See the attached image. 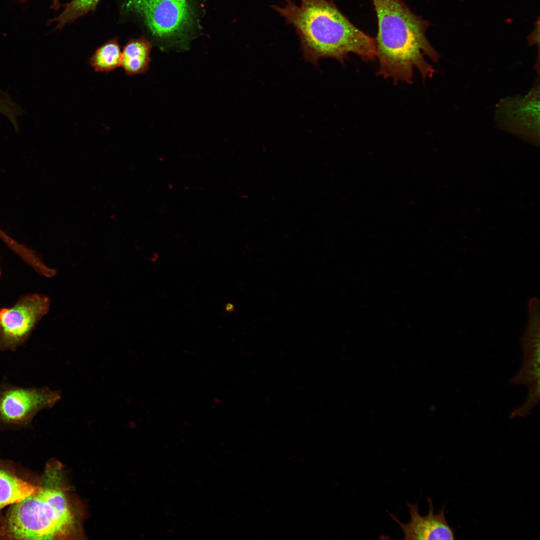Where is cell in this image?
<instances>
[{
    "instance_id": "cell-1",
    "label": "cell",
    "mask_w": 540,
    "mask_h": 540,
    "mask_svg": "<svg viewBox=\"0 0 540 540\" xmlns=\"http://www.w3.org/2000/svg\"><path fill=\"white\" fill-rule=\"evenodd\" d=\"M271 8L294 28L304 60L317 65L332 58L344 64L350 53L370 61L376 56L375 40L355 26L333 0H284Z\"/></svg>"
},
{
    "instance_id": "cell-2",
    "label": "cell",
    "mask_w": 540,
    "mask_h": 540,
    "mask_svg": "<svg viewBox=\"0 0 540 540\" xmlns=\"http://www.w3.org/2000/svg\"><path fill=\"white\" fill-rule=\"evenodd\" d=\"M376 14L378 32L376 56L379 62L377 75L398 82L412 83L417 68L424 79L436 71L424 58L438 62L440 55L426 38L429 23L416 16L403 0H372Z\"/></svg>"
},
{
    "instance_id": "cell-3",
    "label": "cell",
    "mask_w": 540,
    "mask_h": 540,
    "mask_svg": "<svg viewBox=\"0 0 540 540\" xmlns=\"http://www.w3.org/2000/svg\"><path fill=\"white\" fill-rule=\"evenodd\" d=\"M56 462L46 468L37 490L11 505L0 524L2 539L53 540L67 536L72 516Z\"/></svg>"
},
{
    "instance_id": "cell-4",
    "label": "cell",
    "mask_w": 540,
    "mask_h": 540,
    "mask_svg": "<svg viewBox=\"0 0 540 540\" xmlns=\"http://www.w3.org/2000/svg\"><path fill=\"white\" fill-rule=\"evenodd\" d=\"M60 398V391L46 386L22 387L4 381L0 384V427L29 426L40 411L52 408Z\"/></svg>"
},
{
    "instance_id": "cell-5",
    "label": "cell",
    "mask_w": 540,
    "mask_h": 540,
    "mask_svg": "<svg viewBox=\"0 0 540 540\" xmlns=\"http://www.w3.org/2000/svg\"><path fill=\"white\" fill-rule=\"evenodd\" d=\"M44 295L29 294L10 308H0V351L15 352L28 340L36 326L49 310Z\"/></svg>"
},
{
    "instance_id": "cell-6",
    "label": "cell",
    "mask_w": 540,
    "mask_h": 540,
    "mask_svg": "<svg viewBox=\"0 0 540 540\" xmlns=\"http://www.w3.org/2000/svg\"><path fill=\"white\" fill-rule=\"evenodd\" d=\"M122 8L139 14L159 38L181 34L193 19L192 8L186 0H126Z\"/></svg>"
},
{
    "instance_id": "cell-7",
    "label": "cell",
    "mask_w": 540,
    "mask_h": 540,
    "mask_svg": "<svg viewBox=\"0 0 540 540\" xmlns=\"http://www.w3.org/2000/svg\"><path fill=\"white\" fill-rule=\"evenodd\" d=\"M539 79L524 96L508 98L500 102L496 114L501 128L512 132H539Z\"/></svg>"
},
{
    "instance_id": "cell-8",
    "label": "cell",
    "mask_w": 540,
    "mask_h": 540,
    "mask_svg": "<svg viewBox=\"0 0 540 540\" xmlns=\"http://www.w3.org/2000/svg\"><path fill=\"white\" fill-rule=\"evenodd\" d=\"M429 511L426 516L420 514L418 504H411L406 502L409 508L410 520L403 524L394 515L391 517L400 527L404 540H454L453 529L448 523L445 516V508H443L434 514L432 500L428 498Z\"/></svg>"
},
{
    "instance_id": "cell-9",
    "label": "cell",
    "mask_w": 540,
    "mask_h": 540,
    "mask_svg": "<svg viewBox=\"0 0 540 540\" xmlns=\"http://www.w3.org/2000/svg\"><path fill=\"white\" fill-rule=\"evenodd\" d=\"M38 487L20 478L12 468L0 460V512L34 493Z\"/></svg>"
},
{
    "instance_id": "cell-10",
    "label": "cell",
    "mask_w": 540,
    "mask_h": 540,
    "mask_svg": "<svg viewBox=\"0 0 540 540\" xmlns=\"http://www.w3.org/2000/svg\"><path fill=\"white\" fill-rule=\"evenodd\" d=\"M150 43L144 37L129 40L122 53L120 66L130 76L145 73L151 61Z\"/></svg>"
},
{
    "instance_id": "cell-11",
    "label": "cell",
    "mask_w": 540,
    "mask_h": 540,
    "mask_svg": "<svg viewBox=\"0 0 540 540\" xmlns=\"http://www.w3.org/2000/svg\"><path fill=\"white\" fill-rule=\"evenodd\" d=\"M122 53L118 39L110 40L100 48L89 60V64L96 72H108L121 64Z\"/></svg>"
},
{
    "instance_id": "cell-12",
    "label": "cell",
    "mask_w": 540,
    "mask_h": 540,
    "mask_svg": "<svg viewBox=\"0 0 540 540\" xmlns=\"http://www.w3.org/2000/svg\"><path fill=\"white\" fill-rule=\"evenodd\" d=\"M100 0H72L64 6L62 13L50 20V22H57L56 28H62L67 24L94 11Z\"/></svg>"
},
{
    "instance_id": "cell-13",
    "label": "cell",
    "mask_w": 540,
    "mask_h": 540,
    "mask_svg": "<svg viewBox=\"0 0 540 540\" xmlns=\"http://www.w3.org/2000/svg\"><path fill=\"white\" fill-rule=\"evenodd\" d=\"M21 112L20 106L14 102L6 94L0 90V114L7 116L12 124H15L17 116Z\"/></svg>"
},
{
    "instance_id": "cell-14",
    "label": "cell",
    "mask_w": 540,
    "mask_h": 540,
    "mask_svg": "<svg viewBox=\"0 0 540 540\" xmlns=\"http://www.w3.org/2000/svg\"><path fill=\"white\" fill-rule=\"evenodd\" d=\"M528 40L529 45H538L540 46V18L538 16L536 20L534 28L532 32L528 36Z\"/></svg>"
},
{
    "instance_id": "cell-15",
    "label": "cell",
    "mask_w": 540,
    "mask_h": 540,
    "mask_svg": "<svg viewBox=\"0 0 540 540\" xmlns=\"http://www.w3.org/2000/svg\"><path fill=\"white\" fill-rule=\"evenodd\" d=\"M20 2H24L26 0H17ZM60 7V0H52V4L51 8L55 10H58Z\"/></svg>"
},
{
    "instance_id": "cell-16",
    "label": "cell",
    "mask_w": 540,
    "mask_h": 540,
    "mask_svg": "<svg viewBox=\"0 0 540 540\" xmlns=\"http://www.w3.org/2000/svg\"><path fill=\"white\" fill-rule=\"evenodd\" d=\"M225 310L227 312H232L234 310V306L232 304L228 303L226 306Z\"/></svg>"
},
{
    "instance_id": "cell-17",
    "label": "cell",
    "mask_w": 540,
    "mask_h": 540,
    "mask_svg": "<svg viewBox=\"0 0 540 540\" xmlns=\"http://www.w3.org/2000/svg\"><path fill=\"white\" fill-rule=\"evenodd\" d=\"M1 275H2V270H1V268H0V278L1 276Z\"/></svg>"
},
{
    "instance_id": "cell-18",
    "label": "cell",
    "mask_w": 540,
    "mask_h": 540,
    "mask_svg": "<svg viewBox=\"0 0 540 540\" xmlns=\"http://www.w3.org/2000/svg\"><path fill=\"white\" fill-rule=\"evenodd\" d=\"M0 539H2V536H1L0 533Z\"/></svg>"
}]
</instances>
